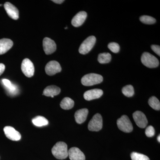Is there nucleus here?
I'll return each instance as SVG.
<instances>
[{
    "instance_id": "f257e3e1",
    "label": "nucleus",
    "mask_w": 160,
    "mask_h": 160,
    "mask_svg": "<svg viewBox=\"0 0 160 160\" xmlns=\"http://www.w3.org/2000/svg\"><path fill=\"white\" fill-rule=\"evenodd\" d=\"M52 152L53 156L57 159L60 160L65 159L68 156L67 144L64 142H58L52 147Z\"/></svg>"
},
{
    "instance_id": "f03ea898",
    "label": "nucleus",
    "mask_w": 160,
    "mask_h": 160,
    "mask_svg": "<svg viewBox=\"0 0 160 160\" xmlns=\"http://www.w3.org/2000/svg\"><path fill=\"white\" fill-rule=\"evenodd\" d=\"M103 80L102 76L101 75L92 73L83 76L81 82L84 86H89L100 84L102 82Z\"/></svg>"
},
{
    "instance_id": "7ed1b4c3",
    "label": "nucleus",
    "mask_w": 160,
    "mask_h": 160,
    "mask_svg": "<svg viewBox=\"0 0 160 160\" xmlns=\"http://www.w3.org/2000/svg\"><path fill=\"white\" fill-rule=\"evenodd\" d=\"M141 61L144 66L149 68H154L158 66L159 62L157 58L148 52H144L141 57Z\"/></svg>"
},
{
    "instance_id": "20e7f679",
    "label": "nucleus",
    "mask_w": 160,
    "mask_h": 160,
    "mask_svg": "<svg viewBox=\"0 0 160 160\" xmlns=\"http://www.w3.org/2000/svg\"><path fill=\"white\" fill-rule=\"evenodd\" d=\"M118 128L125 132H130L133 130V126L129 118L126 115H123L118 120Z\"/></svg>"
},
{
    "instance_id": "39448f33",
    "label": "nucleus",
    "mask_w": 160,
    "mask_h": 160,
    "mask_svg": "<svg viewBox=\"0 0 160 160\" xmlns=\"http://www.w3.org/2000/svg\"><path fill=\"white\" fill-rule=\"evenodd\" d=\"M96 41V38L93 36L87 38L81 44L79 49L81 54L85 55L88 53L92 49Z\"/></svg>"
},
{
    "instance_id": "423d86ee",
    "label": "nucleus",
    "mask_w": 160,
    "mask_h": 160,
    "mask_svg": "<svg viewBox=\"0 0 160 160\" xmlns=\"http://www.w3.org/2000/svg\"><path fill=\"white\" fill-rule=\"evenodd\" d=\"M103 121L102 116L99 113L94 115L88 124V129L91 131H100L102 128Z\"/></svg>"
},
{
    "instance_id": "0eeeda50",
    "label": "nucleus",
    "mask_w": 160,
    "mask_h": 160,
    "mask_svg": "<svg viewBox=\"0 0 160 160\" xmlns=\"http://www.w3.org/2000/svg\"><path fill=\"white\" fill-rule=\"evenodd\" d=\"M22 70L26 77L31 78L34 73V67L33 63L29 59L25 58L22 63Z\"/></svg>"
},
{
    "instance_id": "6e6552de",
    "label": "nucleus",
    "mask_w": 160,
    "mask_h": 160,
    "mask_svg": "<svg viewBox=\"0 0 160 160\" xmlns=\"http://www.w3.org/2000/svg\"><path fill=\"white\" fill-rule=\"evenodd\" d=\"M45 70L46 74L49 76H52L62 71V67L59 63L57 61H50L46 65Z\"/></svg>"
},
{
    "instance_id": "1a4fd4ad",
    "label": "nucleus",
    "mask_w": 160,
    "mask_h": 160,
    "mask_svg": "<svg viewBox=\"0 0 160 160\" xmlns=\"http://www.w3.org/2000/svg\"><path fill=\"white\" fill-rule=\"evenodd\" d=\"M132 116L136 124L139 127L144 128L146 127L148 124V120L144 113L139 111H136Z\"/></svg>"
},
{
    "instance_id": "9d476101",
    "label": "nucleus",
    "mask_w": 160,
    "mask_h": 160,
    "mask_svg": "<svg viewBox=\"0 0 160 160\" xmlns=\"http://www.w3.org/2000/svg\"><path fill=\"white\" fill-rule=\"evenodd\" d=\"M43 49L46 54L53 53L56 50V44L54 41L48 38H45L43 41Z\"/></svg>"
},
{
    "instance_id": "9b49d317",
    "label": "nucleus",
    "mask_w": 160,
    "mask_h": 160,
    "mask_svg": "<svg viewBox=\"0 0 160 160\" xmlns=\"http://www.w3.org/2000/svg\"><path fill=\"white\" fill-rule=\"evenodd\" d=\"M4 131L6 137L12 141H18L21 139L20 132L11 126H6L4 128Z\"/></svg>"
},
{
    "instance_id": "f8f14e48",
    "label": "nucleus",
    "mask_w": 160,
    "mask_h": 160,
    "mask_svg": "<svg viewBox=\"0 0 160 160\" xmlns=\"http://www.w3.org/2000/svg\"><path fill=\"white\" fill-rule=\"evenodd\" d=\"M68 156L70 160H85L86 157L82 152L77 147H72L68 151Z\"/></svg>"
},
{
    "instance_id": "ddd939ff",
    "label": "nucleus",
    "mask_w": 160,
    "mask_h": 160,
    "mask_svg": "<svg viewBox=\"0 0 160 160\" xmlns=\"http://www.w3.org/2000/svg\"><path fill=\"white\" fill-rule=\"evenodd\" d=\"M4 8L9 17L15 20L19 18L18 10L11 3L6 2L4 5Z\"/></svg>"
},
{
    "instance_id": "4468645a",
    "label": "nucleus",
    "mask_w": 160,
    "mask_h": 160,
    "mask_svg": "<svg viewBox=\"0 0 160 160\" xmlns=\"http://www.w3.org/2000/svg\"><path fill=\"white\" fill-rule=\"evenodd\" d=\"M103 92L102 89H95L88 90L84 93V98L87 101L99 98L102 96Z\"/></svg>"
},
{
    "instance_id": "2eb2a0df",
    "label": "nucleus",
    "mask_w": 160,
    "mask_h": 160,
    "mask_svg": "<svg viewBox=\"0 0 160 160\" xmlns=\"http://www.w3.org/2000/svg\"><path fill=\"white\" fill-rule=\"evenodd\" d=\"M87 16V13L86 12L81 11L78 12L72 20V25L74 27H79L85 22Z\"/></svg>"
},
{
    "instance_id": "dca6fc26",
    "label": "nucleus",
    "mask_w": 160,
    "mask_h": 160,
    "mask_svg": "<svg viewBox=\"0 0 160 160\" xmlns=\"http://www.w3.org/2000/svg\"><path fill=\"white\" fill-rule=\"evenodd\" d=\"M13 42L11 40L3 38L0 40V55L6 53L13 46Z\"/></svg>"
},
{
    "instance_id": "f3484780",
    "label": "nucleus",
    "mask_w": 160,
    "mask_h": 160,
    "mask_svg": "<svg viewBox=\"0 0 160 160\" xmlns=\"http://www.w3.org/2000/svg\"><path fill=\"white\" fill-rule=\"evenodd\" d=\"M88 109H82L78 110L75 113V118L76 122L78 124H82L86 121L88 116Z\"/></svg>"
},
{
    "instance_id": "a211bd4d",
    "label": "nucleus",
    "mask_w": 160,
    "mask_h": 160,
    "mask_svg": "<svg viewBox=\"0 0 160 160\" xmlns=\"http://www.w3.org/2000/svg\"><path fill=\"white\" fill-rule=\"evenodd\" d=\"M61 92L59 87L55 86H47L43 91V95L47 97H54L55 96L58 95Z\"/></svg>"
},
{
    "instance_id": "6ab92c4d",
    "label": "nucleus",
    "mask_w": 160,
    "mask_h": 160,
    "mask_svg": "<svg viewBox=\"0 0 160 160\" xmlns=\"http://www.w3.org/2000/svg\"><path fill=\"white\" fill-rule=\"evenodd\" d=\"M74 101L70 98L68 97L64 98L60 103L61 108L65 110L71 109L74 106Z\"/></svg>"
},
{
    "instance_id": "aec40b11",
    "label": "nucleus",
    "mask_w": 160,
    "mask_h": 160,
    "mask_svg": "<svg viewBox=\"0 0 160 160\" xmlns=\"http://www.w3.org/2000/svg\"><path fill=\"white\" fill-rule=\"evenodd\" d=\"M3 84L6 87L7 91L11 94H15L17 92V87L13 85L9 80L4 79L2 80Z\"/></svg>"
},
{
    "instance_id": "412c9836",
    "label": "nucleus",
    "mask_w": 160,
    "mask_h": 160,
    "mask_svg": "<svg viewBox=\"0 0 160 160\" xmlns=\"http://www.w3.org/2000/svg\"><path fill=\"white\" fill-rule=\"evenodd\" d=\"M32 123L36 126L42 127V126H47L49 122L47 119L41 116H37L32 120Z\"/></svg>"
},
{
    "instance_id": "4be33fe9",
    "label": "nucleus",
    "mask_w": 160,
    "mask_h": 160,
    "mask_svg": "<svg viewBox=\"0 0 160 160\" xmlns=\"http://www.w3.org/2000/svg\"><path fill=\"white\" fill-rule=\"evenodd\" d=\"M111 54L108 52L100 53L98 57V60L101 64H106L109 63L111 60Z\"/></svg>"
},
{
    "instance_id": "5701e85b",
    "label": "nucleus",
    "mask_w": 160,
    "mask_h": 160,
    "mask_svg": "<svg viewBox=\"0 0 160 160\" xmlns=\"http://www.w3.org/2000/svg\"><path fill=\"white\" fill-rule=\"evenodd\" d=\"M149 106L156 110H160V103L158 99L155 97H152L148 101Z\"/></svg>"
},
{
    "instance_id": "b1692460",
    "label": "nucleus",
    "mask_w": 160,
    "mask_h": 160,
    "mask_svg": "<svg viewBox=\"0 0 160 160\" xmlns=\"http://www.w3.org/2000/svg\"><path fill=\"white\" fill-rule=\"evenodd\" d=\"M122 92L127 97H131L134 94V89L132 85H127L123 87Z\"/></svg>"
},
{
    "instance_id": "393cba45",
    "label": "nucleus",
    "mask_w": 160,
    "mask_h": 160,
    "mask_svg": "<svg viewBox=\"0 0 160 160\" xmlns=\"http://www.w3.org/2000/svg\"><path fill=\"white\" fill-rule=\"evenodd\" d=\"M140 20L142 23L147 25H152L156 22L154 18L147 15L142 16L140 18Z\"/></svg>"
},
{
    "instance_id": "a878e982",
    "label": "nucleus",
    "mask_w": 160,
    "mask_h": 160,
    "mask_svg": "<svg viewBox=\"0 0 160 160\" xmlns=\"http://www.w3.org/2000/svg\"><path fill=\"white\" fill-rule=\"evenodd\" d=\"M131 158L132 160H150L149 158L145 155L137 152H132Z\"/></svg>"
},
{
    "instance_id": "bb28decb",
    "label": "nucleus",
    "mask_w": 160,
    "mask_h": 160,
    "mask_svg": "<svg viewBox=\"0 0 160 160\" xmlns=\"http://www.w3.org/2000/svg\"><path fill=\"white\" fill-rule=\"evenodd\" d=\"M108 47L112 52H114V53H118L119 52L120 46L117 43L111 42L109 43Z\"/></svg>"
},
{
    "instance_id": "cd10ccee",
    "label": "nucleus",
    "mask_w": 160,
    "mask_h": 160,
    "mask_svg": "<svg viewBox=\"0 0 160 160\" xmlns=\"http://www.w3.org/2000/svg\"><path fill=\"white\" fill-rule=\"evenodd\" d=\"M146 136L151 138L153 137L155 134V129L152 126H149L147 127L145 131Z\"/></svg>"
},
{
    "instance_id": "c85d7f7f",
    "label": "nucleus",
    "mask_w": 160,
    "mask_h": 160,
    "mask_svg": "<svg viewBox=\"0 0 160 160\" xmlns=\"http://www.w3.org/2000/svg\"><path fill=\"white\" fill-rule=\"evenodd\" d=\"M152 51L155 52L159 56H160V47L158 45H152L151 46Z\"/></svg>"
},
{
    "instance_id": "c756f323",
    "label": "nucleus",
    "mask_w": 160,
    "mask_h": 160,
    "mask_svg": "<svg viewBox=\"0 0 160 160\" xmlns=\"http://www.w3.org/2000/svg\"><path fill=\"white\" fill-rule=\"evenodd\" d=\"M5 65L2 64V63H0V76L2 74L3 72L5 71Z\"/></svg>"
},
{
    "instance_id": "7c9ffc66",
    "label": "nucleus",
    "mask_w": 160,
    "mask_h": 160,
    "mask_svg": "<svg viewBox=\"0 0 160 160\" xmlns=\"http://www.w3.org/2000/svg\"><path fill=\"white\" fill-rule=\"evenodd\" d=\"M52 2L57 4H61L64 2V0H52Z\"/></svg>"
},
{
    "instance_id": "2f4dec72",
    "label": "nucleus",
    "mask_w": 160,
    "mask_h": 160,
    "mask_svg": "<svg viewBox=\"0 0 160 160\" xmlns=\"http://www.w3.org/2000/svg\"><path fill=\"white\" fill-rule=\"evenodd\" d=\"M158 141L159 142H160V135H159L158 136Z\"/></svg>"
},
{
    "instance_id": "473e14b6",
    "label": "nucleus",
    "mask_w": 160,
    "mask_h": 160,
    "mask_svg": "<svg viewBox=\"0 0 160 160\" xmlns=\"http://www.w3.org/2000/svg\"><path fill=\"white\" fill-rule=\"evenodd\" d=\"M65 29H67V27H66V28H65Z\"/></svg>"
},
{
    "instance_id": "72a5a7b5",
    "label": "nucleus",
    "mask_w": 160,
    "mask_h": 160,
    "mask_svg": "<svg viewBox=\"0 0 160 160\" xmlns=\"http://www.w3.org/2000/svg\"><path fill=\"white\" fill-rule=\"evenodd\" d=\"M2 6V4H0V6Z\"/></svg>"
}]
</instances>
